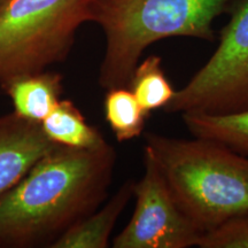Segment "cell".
Returning a JSON list of instances; mask_svg holds the SVG:
<instances>
[{
	"instance_id": "cell-1",
	"label": "cell",
	"mask_w": 248,
	"mask_h": 248,
	"mask_svg": "<svg viewBox=\"0 0 248 248\" xmlns=\"http://www.w3.org/2000/svg\"><path fill=\"white\" fill-rule=\"evenodd\" d=\"M116 151L58 145L0 197V248L49 247L107 197Z\"/></svg>"
},
{
	"instance_id": "cell-2",
	"label": "cell",
	"mask_w": 248,
	"mask_h": 248,
	"mask_svg": "<svg viewBox=\"0 0 248 248\" xmlns=\"http://www.w3.org/2000/svg\"><path fill=\"white\" fill-rule=\"evenodd\" d=\"M235 0H91L89 22L106 37L99 68L101 89L128 86L148 46L170 37L215 42L213 23Z\"/></svg>"
},
{
	"instance_id": "cell-3",
	"label": "cell",
	"mask_w": 248,
	"mask_h": 248,
	"mask_svg": "<svg viewBox=\"0 0 248 248\" xmlns=\"http://www.w3.org/2000/svg\"><path fill=\"white\" fill-rule=\"evenodd\" d=\"M178 203L207 232L248 210V156L212 139L145 135Z\"/></svg>"
},
{
	"instance_id": "cell-4",
	"label": "cell",
	"mask_w": 248,
	"mask_h": 248,
	"mask_svg": "<svg viewBox=\"0 0 248 248\" xmlns=\"http://www.w3.org/2000/svg\"><path fill=\"white\" fill-rule=\"evenodd\" d=\"M91 0H8L0 9V85L66 60Z\"/></svg>"
},
{
	"instance_id": "cell-5",
	"label": "cell",
	"mask_w": 248,
	"mask_h": 248,
	"mask_svg": "<svg viewBox=\"0 0 248 248\" xmlns=\"http://www.w3.org/2000/svg\"><path fill=\"white\" fill-rule=\"evenodd\" d=\"M210 59L176 91L167 114H229L248 108V0H235Z\"/></svg>"
},
{
	"instance_id": "cell-6",
	"label": "cell",
	"mask_w": 248,
	"mask_h": 248,
	"mask_svg": "<svg viewBox=\"0 0 248 248\" xmlns=\"http://www.w3.org/2000/svg\"><path fill=\"white\" fill-rule=\"evenodd\" d=\"M145 172L135 182L136 206L130 222L113 240L114 248H188L203 232L186 215L151 152L144 147Z\"/></svg>"
},
{
	"instance_id": "cell-7",
	"label": "cell",
	"mask_w": 248,
	"mask_h": 248,
	"mask_svg": "<svg viewBox=\"0 0 248 248\" xmlns=\"http://www.w3.org/2000/svg\"><path fill=\"white\" fill-rule=\"evenodd\" d=\"M58 144L38 122L16 113L0 116V197L14 187Z\"/></svg>"
},
{
	"instance_id": "cell-8",
	"label": "cell",
	"mask_w": 248,
	"mask_h": 248,
	"mask_svg": "<svg viewBox=\"0 0 248 248\" xmlns=\"http://www.w3.org/2000/svg\"><path fill=\"white\" fill-rule=\"evenodd\" d=\"M135 181L128 179L100 210L70 226L51 248H106L115 224L133 197Z\"/></svg>"
},
{
	"instance_id": "cell-9",
	"label": "cell",
	"mask_w": 248,
	"mask_h": 248,
	"mask_svg": "<svg viewBox=\"0 0 248 248\" xmlns=\"http://www.w3.org/2000/svg\"><path fill=\"white\" fill-rule=\"evenodd\" d=\"M62 77L54 71H40L17 77L0 85L13 102L14 113L42 123L61 100Z\"/></svg>"
},
{
	"instance_id": "cell-10",
	"label": "cell",
	"mask_w": 248,
	"mask_h": 248,
	"mask_svg": "<svg viewBox=\"0 0 248 248\" xmlns=\"http://www.w3.org/2000/svg\"><path fill=\"white\" fill-rule=\"evenodd\" d=\"M40 125L45 135L61 146L88 150L100 147L107 142L94 126L86 122L76 105L67 99H61Z\"/></svg>"
},
{
	"instance_id": "cell-11",
	"label": "cell",
	"mask_w": 248,
	"mask_h": 248,
	"mask_svg": "<svg viewBox=\"0 0 248 248\" xmlns=\"http://www.w3.org/2000/svg\"><path fill=\"white\" fill-rule=\"evenodd\" d=\"M182 119L194 137L219 141L248 155V108L229 114L187 111Z\"/></svg>"
},
{
	"instance_id": "cell-12",
	"label": "cell",
	"mask_w": 248,
	"mask_h": 248,
	"mask_svg": "<svg viewBox=\"0 0 248 248\" xmlns=\"http://www.w3.org/2000/svg\"><path fill=\"white\" fill-rule=\"evenodd\" d=\"M128 88L150 115L152 111L164 109L176 93L164 73L159 55H150L139 62L133 70Z\"/></svg>"
},
{
	"instance_id": "cell-13",
	"label": "cell",
	"mask_w": 248,
	"mask_h": 248,
	"mask_svg": "<svg viewBox=\"0 0 248 248\" xmlns=\"http://www.w3.org/2000/svg\"><path fill=\"white\" fill-rule=\"evenodd\" d=\"M104 111L108 125L120 142L139 137L150 116L128 86L107 90Z\"/></svg>"
},
{
	"instance_id": "cell-14",
	"label": "cell",
	"mask_w": 248,
	"mask_h": 248,
	"mask_svg": "<svg viewBox=\"0 0 248 248\" xmlns=\"http://www.w3.org/2000/svg\"><path fill=\"white\" fill-rule=\"evenodd\" d=\"M200 248H248V210L204 232Z\"/></svg>"
},
{
	"instance_id": "cell-15",
	"label": "cell",
	"mask_w": 248,
	"mask_h": 248,
	"mask_svg": "<svg viewBox=\"0 0 248 248\" xmlns=\"http://www.w3.org/2000/svg\"><path fill=\"white\" fill-rule=\"evenodd\" d=\"M8 0H0V9H1L4 6L6 5V2H7Z\"/></svg>"
}]
</instances>
